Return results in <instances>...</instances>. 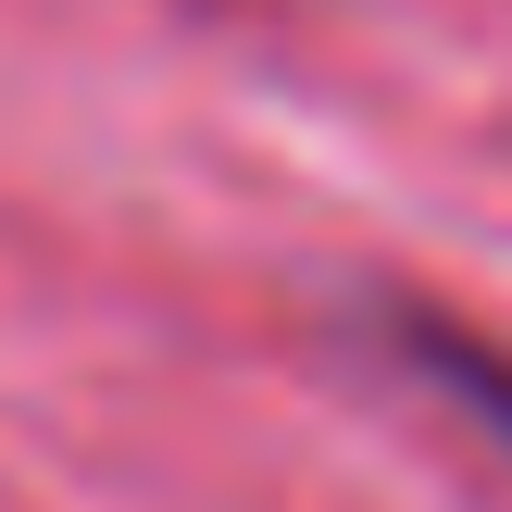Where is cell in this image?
I'll return each mask as SVG.
<instances>
[{"mask_svg":"<svg viewBox=\"0 0 512 512\" xmlns=\"http://www.w3.org/2000/svg\"><path fill=\"white\" fill-rule=\"evenodd\" d=\"M413 363L438 375L450 400H475V413H488L500 438H512V363H500L488 338H463V325H413Z\"/></svg>","mask_w":512,"mask_h":512,"instance_id":"6da1fadb","label":"cell"}]
</instances>
